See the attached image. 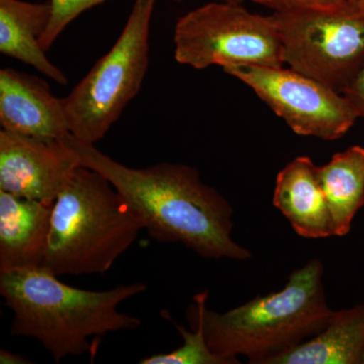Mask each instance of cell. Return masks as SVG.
Masks as SVG:
<instances>
[{
	"mask_svg": "<svg viewBox=\"0 0 364 364\" xmlns=\"http://www.w3.org/2000/svg\"><path fill=\"white\" fill-rule=\"evenodd\" d=\"M80 166L104 176L136 210L151 238L181 243L208 259L247 260L248 249L232 237L234 210L217 189L203 183L200 172L186 164L159 163L131 168L92 144L66 136Z\"/></svg>",
	"mask_w": 364,
	"mask_h": 364,
	"instance_id": "obj_1",
	"label": "cell"
},
{
	"mask_svg": "<svg viewBox=\"0 0 364 364\" xmlns=\"http://www.w3.org/2000/svg\"><path fill=\"white\" fill-rule=\"evenodd\" d=\"M146 289L132 284L86 291L60 282L42 267L0 273V294L14 314L11 336L38 340L56 363L92 351L90 337L136 329L141 318L117 306Z\"/></svg>",
	"mask_w": 364,
	"mask_h": 364,
	"instance_id": "obj_2",
	"label": "cell"
},
{
	"mask_svg": "<svg viewBox=\"0 0 364 364\" xmlns=\"http://www.w3.org/2000/svg\"><path fill=\"white\" fill-rule=\"evenodd\" d=\"M323 277L324 264L315 258L294 270L282 291L255 296L224 313L208 309L205 289L193 296L186 318L202 323L215 353L267 364L312 338L329 322L334 311L328 305Z\"/></svg>",
	"mask_w": 364,
	"mask_h": 364,
	"instance_id": "obj_3",
	"label": "cell"
},
{
	"mask_svg": "<svg viewBox=\"0 0 364 364\" xmlns=\"http://www.w3.org/2000/svg\"><path fill=\"white\" fill-rule=\"evenodd\" d=\"M144 224L111 182L79 166L57 196L42 267L57 277L105 274Z\"/></svg>",
	"mask_w": 364,
	"mask_h": 364,
	"instance_id": "obj_4",
	"label": "cell"
},
{
	"mask_svg": "<svg viewBox=\"0 0 364 364\" xmlns=\"http://www.w3.org/2000/svg\"><path fill=\"white\" fill-rule=\"evenodd\" d=\"M156 0H135L116 44L63 98L70 135L95 145L138 95L149 66L151 18Z\"/></svg>",
	"mask_w": 364,
	"mask_h": 364,
	"instance_id": "obj_5",
	"label": "cell"
},
{
	"mask_svg": "<svg viewBox=\"0 0 364 364\" xmlns=\"http://www.w3.org/2000/svg\"><path fill=\"white\" fill-rule=\"evenodd\" d=\"M174 58L181 65L284 67L282 44L273 16L241 4L213 1L184 14L174 28Z\"/></svg>",
	"mask_w": 364,
	"mask_h": 364,
	"instance_id": "obj_6",
	"label": "cell"
},
{
	"mask_svg": "<svg viewBox=\"0 0 364 364\" xmlns=\"http://www.w3.org/2000/svg\"><path fill=\"white\" fill-rule=\"evenodd\" d=\"M272 16L284 64L343 95L364 65V14L346 2Z\"/></svg>",
	"mask_w": 364,
	"mask_h": 364,
	"instance_id": "obj_7",
	"label": "cell"
},
{
	"mask_svg": "<svg viewBox=\"0 0 364 364\" xmlns=\"http://www.w3.org/2000/svg\"><path fill=\"white\" fill-rule=\"evenodd\" d=\"M250 87L299 136L335 141L359 119L341 93L284 67H233L224 70Z\"/></svg>",
	"mask_w": 364,
	"mask_h": 364,
	"instance_id": "obj_8",
	"label": "cell"
},
{
	"mask_svg": "<svg viewBox=\"0 0 364 364\" xmlns=\"http://www.w3.org/2000/svg\"><path fill=\"white\" fill-rule=\"evenodd\" d=\"M65 138L41 139L0 131V191L55 203L80 166L77 153Z\"/></svg>",
	"mask_w": 364,
	"mask_h": 364,
	"instance_id": "obj_9",
	"label": "cell"
},
{
	"mask_svg": "<svg viewBox=\"0 0 364 364\" xmlns=\"http://www.w3.org/2000/svg\"><path fill=\"white\" fill-rule=\"evenodd\" d=\"M2 130L41 139H64L70 134L63 98L55 97L38 76L11 68L0 70Z\"/></svg>",
	"mask_w": 364,
	"mask_h": 364,
	"instance_id": "obj_10",
	"label": "cell"
},
{
	"mask_svg": "<svg viewBox=\"0 0 364 364\" xmlns=\"http://www.w3.org/2000/svg\"><path fill=\"white\" fill-rule=\"evenodd\" d=\"M317 165L308 156L294 158L277 176L272 203L294 232L306 239L334 236L331 213Z\"/></svg>",
	"mask_w": 364,
	"mask_h": 364,
	"instance_id": "obj_11",
	"label": "cell"
},
{
	"mask_svg": "<svg viewBox=\"0 0 364 364\" xmlns=\"http://www.w3.org/2000/svg\"><path fill=\"white\" fill-rule=\"evenodd\" d=\"M53 205L0 191V273L42 267Z\"/></svg>",
	"mask_w": 364,
	"mask_h": 364,
	"instance_id": "obj_12",
	"label": "cell"
},
{
	"mask_svg": "<svg viewBox=\"0 0 364 364\" xmlns=\"http://www.w3.org/2000/svg\"><path fill=\"white\" fill-rule=\"evenodd\" d=\"M51 16L50 1L0 0V52L66 85L65 73L48 59L40 44Z\"/></svg>",
	"mask_w": 364,
	"mask_h": 364,
	"instance_id": "obj_13",
	"label": "cell"
},
{
	"mask_svg": "<svg viewBox=\"0 0 364 364\" xmlns=\"http://www.w3.org/2000/svg\"><path fill=\"white\" fill-rule=\"evenodd\" d=\"M364 304L334 311L312 338L275 356L267 364H363Z\"/></svg>",
	"mask_w": 364,
	"mask_h": 364,
	"instance_id": "obj_14",
	"label": "cell"
},
{
	"mask_svg": "<svg viewBox=\"0 0 364 364\" xmlns=\"http://www.w3.org/2000/svg\"><path fill=\"white\" fill-rule=\"evenodd\" d=\"M318 177L334 228V236L350 232L352 222L364 205V147L352 146L318 167Z\"/></svg>",
	"mask_w": 364,
	"mask_h": 364,
	"instance_id": "obj_15",
	"label": "cell"
},
{
	"mask_svg": "<svg viewBox=\"0 0 364 364\" xmlns=\"http://www.w3.org/2000/svg\"><path fill=\"white\" fill-rule=\"evenodd\" d=\"M176 326L181 334V346L176 350L167 353H158L149 358H143L141 364H238L237 359L226 358L221 354L215 353L208 345L202 323L198 321H188L193 331L172 321L167 312H163Z\"/></svg>",
	"mask_w": 364,
	"mask_h": 364,
	"instance_id": "obj_16",
	"label": "cell"
},
{
	"mask_svg": "<svg viewBox=\"0 0 364 364\" xmlns=\"http://www.w3.org/2000/svg\"><path fill=\"white\" fill-rule=\"evenodd\" d=\"M107 0H50L52 6V16L47 30L40 40L41 47L45 52L49 51L52 46L58 39L59 36L76 20L81 14L104 4ZM182 2L184 0H172Z\"/></svg>",
	"mask_w": 364,
	"mask_h": 364,
	"instance_id": "obj_17",
	"label": "cell"
},
{
	"mask_svg": "<svg viewBox=\"0 0 364 364\" xmlns=\"http://www.w3.org/2000/svg\"><path fill=\"white\" fill-rule=\"evenodd\" d=\"M273 9L275 13L311 9H335L346 4L344 0H251Z\"/></svg>",
	"mask_w": 364,
	"mask_h": 364,
	"instance_id": "obj_18",
	"label": "cell"
},
{
	"mask_svg": "<svg viewBox=\"0 0 364 364\" xmlns=\"http://www.w3.org/2000/svg\"><path fill=\"white\" fill-rule=\"evenodd\" d=\"M343 95L355 109L358 117L364 119V65L351 85L345 90Z\"/></svg>",
	"mask_w": 364,
	"mask_h": 364,
	"instance_id": "obj_19",
	"label": "cell"
},
{
	"mask_svg": "<svg viewBox=\"0 0 364 364\" xmlns=\"http://www.w3.org/2000/svg\"><path fill=\"white\" fill-rule=\"evenodd\" d=\"M0 363L1 364H28L32 363V361L28 360L23 358V356L18 355V354L14 353L9 350H0Z\"/></svg>",
	"mask_w": 364,
	"mask_h": 364,
	"instance_id": "obj_20",
	"label": "cell"
},
{
	"mask_svg": "<svg viewBox=\"0 0 364 364\" xmlns=\"http://www.w3.org/2000/svg\"><path fill=\"white\" fill-rule=\"evenodd\" d=\"M354 7H355L356 11H359V13L364 14V0H359L356 4H352Z\"/></svg>",
	"mask_w": 364,
	"mask_h": 364,
	"instance_id": "obj_21",
	"label": "cell"
},
{
	"mask_svg": "<svg viewBox=\"0 0 364 364\" xmlns=\"http://www.w3.org/2000/svg\"><path fill=\"white\" fill-rule=\"evenodd\" d=\"M213 1L233 2V4H242L245 0H213Z\"/></svg>",
	"mask_w": 364,
	"mask_h": 364,
	"instance_id": "obj_22",
	"label": "cell"
},
{
	"mask_svg": "<svg viewBox=\"0 0 364 364\" xmlns=\"http://www.w3.org/2000/svg\"><path fill=\"white\" fill-rule=\"evenodd\" d=\"M345 2H348V4H354L356 2H358L359 0H344Z\"/></svg>",
	"mask_w": 364,
	"mask_h": 364,
	"instance_id": "obj_23",
	"label": "cell"
},
{
	"mask_svg": "<svg viewBox=\"0 0 364 364\" xmlns=\"http://www.w3.org/2000/svg\"><path fill=\"white\" fill-rule=\"evenodd\" d=\"M363 364H364V360H363Z\"/></svg>",
	"mask_w": 364,
	"mask_h": 364,
	"instance_id": "obj_24",
	"label": "cell"
}]
</instances>
